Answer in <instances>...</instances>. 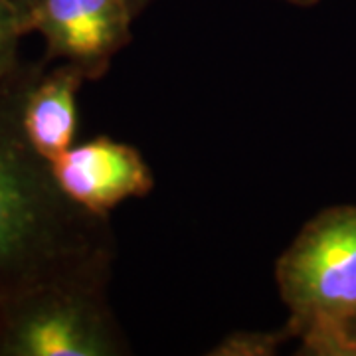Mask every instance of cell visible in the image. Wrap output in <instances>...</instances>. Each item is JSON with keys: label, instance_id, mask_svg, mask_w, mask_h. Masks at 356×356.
<instances>
[{"label": "cell", "instance_id": "3", "mask_svg": "<svg viewBox=\"0 0 356 356\" xmlns=\"http://www.w3.org/2000/svg\"><path fill=\"white\" fill-rule=\"evenodd\" d=\"M287 329L299 343L334 327L356 309V206L311 218L275 264Z\"/></svg>", "mask_w": 356, "mask_h": 356}, {"label": "cell", "instance_id": "10", "mask_svg": "<svg viewBox=\"0 0 356 356\" xmlns=\"http://www.w3.org/2000/svg\"><path fill=\"white\" fill-rule=\"evenodd\" d=\"M127 2V6H129V10H131V14H133V18H137L153 0H125Z\"/></svg>", "mask_w": 356, "mask_h": 356}, {"label": "cell", "instance_id": "7", "mask_svg": "<svg viewBox=\"0 0 356 356\" xmlns=\"http://www.w3.org/2000/svg\"><path fill=\"white\" fill-rule=\"evenodd\" d=\"M293 339L287 327L280 331H236L208 353L210 356H273L283 343Z\"/></svg>", "mask_w": 356, "mask_h": 356}, {"label": "cell", "instance_id": "12", "mask_svg": "<svg viewBox=\"0 0 356 356\" xmlns=\"http://www.w3.org/2000/svg\"><path fill=\"white\" fill-rule=\"evenodd\" d=\"M283 2H289V4H295V6H313L321 0H283Z\"/></svg>", "mask_w": 356, "mask_h": 356}, {"label": "cell", "instance_id": "2", "mask_svg": "<svg viewBox=\"0 0 356 356\" xmlns=\"http://www.w3.org/2000/svg\"><path fill=\"white\" fill-rule=\"evenodd\" d=\"M107 285L97 280L46 281L2 301L0 356L131 355Z\"/></svg>", "mask_w": 356, "mask_h": 356}, {"label": "cell", "instance_id": "5", "mask_svg": "<svg viewBox=\"0 0 356 356\" xmlns=\"http://www.w3.org/2000/svg\"><path fill=\"white\" fill-rule=\"evenodd\" d=\"M50 166L60 191L79 208L99 216H109L129 198L147 196L154 186L153 170L143 154L109 137L74 143Z\"/></svg>", "mask_w": 356, "mask_h": 356}, {"label": "cell", "instance_id": "8", "mask_svg": "<svg viewBox=\"0 0 356 356\" xmlns=\"http://www.w3.org/2000/svg\"><path fill=\"white\" fill-rule=\"evenodd\" d=\"M28 34L22 13L13 0H0V86L18 70L20 42Z\"/></svg>", "mask_w": 356, "mask_h": 356}, {"label": "cell", "instance_id": "9", "mask_svg": "<svg viewBox=\"0 0 356 356\" xmlns=\"http://www.w3.org/2000/svg\"><path fill=\"white\" fill-rule=\"evenodd\" d=\"M299 355L356 356V309L334 327L299 343Z\"/></svg>", "mask_w": 356, "mask_h": 356}, {"label": "cell", "instance_id": "6", "mask_svg": "<svg viewBox=\"0 0 356 356\" xmlns=\"http://www.w3.org/2000/svg\"><path fill=\"white\" fill-rule=\"evenodd\" d=\"M86 81L76 65L58 62L48 67L42 62L26 89L22 129L30 147L48 163L76 143L77 93Z\"/></svg>", "mask_w": 356, "mask_h": 356}, {"label": "cell", "instance_id": "1", "mask_svg": "<svg viewBox=\"0 0 356 356\" xmlns=\"http://www.w3.org/2000/svg\"><path fill=\"white\" fill-rule=\"evenodd\" d=\"M42 62H22L0 86V303L46 281L111 280L109 216L60 191L22 129L26 89Z\"/></svg>", "mask_w": 356, "mask_h": 356}, {"label": "cell", "instance_id": "11", "mask_svg": "<svg viewBox=\"0 0 356 356\" xmlns=\"http://www.w3.org/2000/svg\"><path fill=\"white\" fill-rule=\"evenodd\" d=\"M13 2L18 6V10L22 13V16H24V22H26V13H28V8H30L32 0H13Z\"/></svg>", "mask_w": 356, "mask_h": 356}, {"label": "cell", "instance_id": "4", "mask_svg": "<svg viewBox=\"0 0 356 356\" xmlns=\"http://www.w3.org/2000/svg\"><path fill=\"white\" fill-rule=\"evenodd\" d=\"M133 20L125 0H32L26 30L44 40V62L76 65L93 81L131 42Z\"/></svg>", "mask_w": 356, "mask_h": 356}]
</instances>
